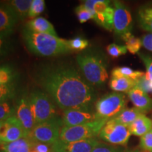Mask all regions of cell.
<instances>
[{"mask_svg":"<svg viewBox=\"0 0 152 152\" xmlns=\"http://www.w3.org/2000/svg\"><path fill=\"white\" fill-rule=\"evenodd\" d=\"M45 9V1L44 0H33L30 5L28 17L31 19L35 18L44 12Z\"/></svg>","mask_w":152,"mask_h":152,"instance_id":"cell-30","label":"cell"},{"mask_svg":"<svg viewBox=\"0 0 152 152\" xmlns=\"http://www.w3.org/2000/svg\"><path fill=\"white\" fill-rule=\"evenodd\" d=\"M28 99L36 125L58 116L54 101L43 91H32L28 94Z\"/></svg>","mask_w":152,"mask_h":152,"instance_id":"cell-4","label":"cell"},{"mask_svg":"<svg viewBox=\"0 0 152 152\" xmlns=\"http://www.w3.org/2000/svg\"><path fill=\"white\" fill-rule=\"evenodd\" d=\"M98 143L99 141L96 138L73 142H64L58 140L52 144V147L54 152H92Z\"/></svg>","mask_w":152,"mask_h":152,"instance_id":"cell-13","label":"cell"},{"mask_svg":"<svg viewBox=\"0 0 152 152\" xmlns=\"http://www.w3.org/2000/svg\"><path fill=\"white\" fill-rule=\"evenodd\" d=\"M68 43L71 51H83L89 45V42L84 37L80 36L68 40Z\"/></svg>","mask_w":152,"mask_h":152,"instance_id":"cell-32","label":"cell"},{"mask_svg":"<svg viewBox=\"0 0 152 152\" xmlns=\"http://www.w3.org/2000/svg\"><path fill=\"white\" fill-rule=\"evenodd\" d=\"M26 46L30 52L39 56H56L71 52L68 40L57 36L34 33L25 28L22 31Z\"/></svg>","mask_w":152,"mask_h":152,"instance_id":"cell-2","label":"cell"},{"mask_svg":"<svg viewBox=\"0 0 152 152\" xmlns=\"http://www.w3.org/2000/svg\"><path fill=\"white\" fill-rule=\"evenodd\" d=\"M63 127L62 118L57 116L47 122L36 125L28 137L33 141L52 145L59 140Z\"/></svg>","mask_w":152,"mask_h":152,"instance_id":"cell-7","label":"cell"},{"mask_svg":"<svg viewBox=\"0 0 152 152\" xmlns=\"http://www.w3.org/2000/svg\"><path fill=\"white\" fill-rule=\"evenodd\" d=\"M130 135L128 126L121 124L113 119L106 122L99 134L101 140L113 145L121 147L127 145Z\"/></svg>","mask_w":152,"mask_h":152,"instance_id":"cell-9","label":"cell"},{"mask_svg":"<svg viewBox=\"0 0 152 152\" xmlns=\"http://www.w3.org/2000/svg\"><path fill=\"white\" fill-rule=\"evenodd\" d=\"M106 51L112 58H118L122 55H125L128 50L125 45H118L115 43H112L108 45L106 47Z\"/></svg>","mask_w":152,"mask_h":152,"instance_id":"cell-33","label":"cell"},{"mask_svg":"<svg viewBox=\"0 0 152 152\" xmlns=\"http://www.w3.org/2000/svg\"><path fill=\"white\" fill-rule=\"evenodd\" d=\"M137 82L134 80L124 77H112L109 81V87L115 92L128 93L134 87Z\"/></svg>","mask_w":152,"mask_h":152,"instance_id":"cell-20","label":"cell"},{"mask_svg":"<svg viewBox=\"0 0 152 152\" xmlns=\"http://www.w3.org/2000/svg\"><path fill=\"white\" fill-rule=\"evenodd\" d=\"M19 19L6 2L0 3V34L11 35Z\"/></svg>","mask_w":152,"mask_h":152,"instance_id":"cell-15","label":"cell"},{"mask_svg":"<svg viewBox=\"0 0 152 152\" xmlns=\"http://www.w3.org/2000/svg\"><path fill=\"white\" fill-rule=\"evenodd\" d=\"M5 125V121H0V135L2 134Z\"/></svg>","mask_w":152,"mask_h":152,"instance_id":"cell-40","label":"cell"},{"mask_svg":"<svg viewBox=\"0 0 152 152\" xmlns=\"http://www.w3.org/2000/svg\"><path fill=\"white\" fill-rule=\"evenodd\" d=\"M28 137V134L23 128L21 124L15 116L9 118L5 121V125L2 134L0 135L1 143H9L19 139Z\"/></svg>","mask_w":152,"mask_h":152,"instance_id":"cell-14","label":"cell"},{"mask_svg":"<svg viewBox=\"0 0 152 152\" xmlns=\"http://www.w3.org/2000/svg\"><path fill=\"white\" fill-rule=\"evenodd\" d=\"M113 9L114 33L121 36L127 33H130L132 28V18L130 11L124 4L118 1H114Z\"/></svg>","mask_w":152,"mask_h":152,"instance_id":"cell-11","label":"cell"},{"mask_svg":"<svg viewBox=\"0 0 152 152\" xmlns=\"http://www.w3.org/2000/svg\"><path fill=\"white\" fill-rule=\"evenodd\" d=\"M33 140L28 137L0 145V152H30Z\"/></svg>","mask_w":152,"mask_h":152,"instance_id":"cell-18","label":"cell"},{"mask_svg":"<svg viewBox=\"0 0 152 152\" xmlns=\"http://www.w3.org/2000/svg\"><path fill=\"white\" fill-rule=\"evenodd\" d=\"M64 126L72 127L83 125L98 120L95 113L81 109H67L63 111Z\"/></svg>","mask_w":152,"mask_h":152,"instance_id":"cell-12","label":"cell"},{"mask_svg":"<svg viewBox=\"0 0 152 152\" xmlns=\"http://www.w3.org/2000/svg\"><path fill=\"white\" fill-rule=\"evenodd\" d=\"M15 104L11 101L0 103V121H6L9 118L14 116Z\"/></svg>","mask_w":152,"mask_h":152,"instance_id":"cell-29","label":"cell"},{"mask_svg":"<svg viewBox=\"0 0 152 152\" xmlns=\"http://www.w3.org/2000/svg\"><path fill=\"white\" fill-rule=\"evenodd\" d=\"M128 97L134 107L142 113H147L152 109V99L140 87L136 86L128 93Z\"/></svg>","mask_w":152,"mask_h":152,"instance_id":"cell-16","label":"cell"},{"mask_svg":"<svg viewBox=\"0 0 152 152\" xmlns=\"http://www.w3.org/2000/svg\"><path fill=\"white\" fill-rule=\"evenodd\" d=\"M143 114V113H142L140 110L135 107L128 108V109L123 110L118 115L112 119H113L118 123H121V124L129 126Z\"/></svg>","mask_w":152,"mask_h":152,"instance_id":"cell-22","label":"cell"},{"mask_svg":"<svg viewBox=\"0 0 152 152\" xmlns=\"http://www.w3.org/2000/svg\"><path fill=\"white\" fill-rule=\"evenodd\" d=\"M106 122L104 120L98 119L86 124L72 127L64 126L61 130L59 140L64 142H73L95 138L99 134Z\"/></svg>","mask_w":152,"mask_h":152,"instance_id":"cell-6","label":"cell"},{"mask_svg":"<svg viewBox=\"0 0 152 152\" xmlns=\"http://www.w3.org/2000/svg\"><path fill=\"white\" fill-rule=\"evenodd\" d=\"M139 22L144 30L152 32V7H144L138 13Z\"/></svg>","mask_w":152,"mask_h":152,"instance_id":"cell-25","label":"cell"},{"mask_svg":"<svg viewBox=\"0 0 152 152\" xmlns=\"http://www.w3.org/2000/svg\"><path fill=\"white\" fill-rule=\"evenodd\" d=\"M110 2L106 0H87L83 4L92 13L94 20L99 26L111 31L113 28L114 9Z\"/></svg>","mask_w":152,"mask_h":152,"instance_id":"cell-8","label":"cell"},{"mask_svg":"<svg viewBox=\"0 0 152 152\" xmlns=\"http://www.w3.org/2000/svg\"><path fill=\"white\" fill-rule=\"evenodd\" d=\"M126 152H142L140 150L135 149V150H131V151H127Z\"/></svg>","mask_w":152,"mask_h":152,"instance_id":"cell-41","label":"cell"},{"mask_svg":"<svg viewBox=\"0 0 152 152\" xmlns=\"http://www.w3.org/2000/svg\"><path fill=\"white\" fill-rule=\"evenodd\" d=\"M138 55L147 68V72L145 73L146 78L152 83V56L145 54L144 53H138Z\"/></svg>","mask_w":152,"mask_h":152,"instance_id":"cell-36","label":"cell"},{"mask_svg":"<svg viewBox=\"0 0 152 152\" xmlns=\"http://www.w3.org/2000/svg\"><path fill=\"white\" fill-rule=\"evenodd\" d=\"M128 128L131 134L142 137L152 128V121L143 114L129 125Z\"/></svg>","mask_w":152,"mask_h":152,"instance_id":"cell-19","label":"cell"},{"mask_svg":"<svg viewBox=\"0 0 152 152\" xmlns=\"http://www.w3.org/2000/svg\"><path fill=\"white\" fill-rule=\"evenodd\" d=\"M35 82L63 111L81 109L92 111L95 91L80 73L66 64L43 65L35 72Z\"/></svg>","mask_w":152,"mask_h":152,"instance_id":"cell-1","label":"cell"},{"mask_svg":"<svg viewBox=\"0 0 152 152\" xmlns=\"http://www.w3.org/2000/svg\"><path fill=\"white\" fill-rule=\"evenodd\" d=\"M30 152H54L52 145L39 142H33Z\"/></svg>","mask_w":152,"mask_h":152,"instance_id":"cell-37","label":"cell"},{"mask_svg":"<svg viewBox=\"0 0 152 152\" xmlns=\"http://www.w3.org/2000/svg\"><path fill=\"white\" fill-rule=\"evenodd\" d=\"M137 82V86L142 89L146 93H152V83L149 80L146 78L145 75L138 79Z\"/></svg>","mask_w":152,"mask_h":152,"instance_id":"cell-38","label":"cell"},{"mask_svg":"<svg viewBox=\"0 0 152 152\" xmlns=\"http://www.w3.org/2000/svg\"><path fill=\"white\" fill-rule=\"evenodd\" d=\"M142 42L144 48L152 52V34L143 35L142 38Z\"/></svg>","mask_w":152,"mask_h":152,"instance_id":"cell-39","label":"cell"},{"mask_svg":"<svg viewBox=\"0 0 152 152\" xmlns=\"http://www.w3.org/2000/svg\"><path fill=\"white\" fill-rule=\"evenodd\" d=\"M14 44L11 35L0 34V61L14 51Z\"/></svg>","mask_w":152,"mask_h":152,"instance_id":"cell-27","label":"cell"},{"mask_svg":"<svg viewBox=\"0 0 152 152\" xmlns=\"http://www.w3.org/2000/svg\"><path fill=\"white\" fill-rule=\"evenodd\" d=\"M1 144H2V143H1V142H0V145H1Z\"/></svg>","mask_w":152,"mask_h":152,"instance_id":"cell-42","label":"cell"},{"mask_svg":"<svg viewBox=\"0 0 152 152\" xmlns=\"http://www.w3.org/2000/svg\"><path fill=\"white\" fill-rule=\"evenodd\" d=\"M140 146L144 152H152V128L141 137Z\"/></svg>","mask_w":152,"mask_h":152,"instance_id":"cell-35","label":"cell"},{"mask_svg":"<svg viewBox=\"0 0 152 152\" xmlns=\"http://www.w3.org/2000/svg\"><path fill=\"white\" fill-rule=\"evenodd\" d=\"M144 75H145V73L144 72L134 71L132 68L126 67V66L115 68L111 72L112 77H124L136 81L138 79L144 77Z\"/></svg>","mask_w":152,"mask_h":152,"instance_id":"cell-24","label":"cell"},{"mask_svg":"<svg viewBox=\"0 0 152 152\" xmlns=\"http://www.w3.org/2000/svg\"><path fill=\"white\" fill-rule=\"evenodd\" d=\"M18 77V73L12 66H0V87L15 83Z\"/></svg>","mask_w":152,"mask_h":152,"instance_id":"cell-23","label":"cell"},{"mask_svg":"<svg viewBox=\"0 0 152 152\" xmlns=\"http://www.w3.org/2000/svg\"><path fill=\"white\" fill-rule=\"evenodd\" d=\"M26 28L34 33H45L57 36L53 25L43 17H37L28 20L26 25Z\"/></svg>","mask_w":152,"mask_h":152,"instance_id":"cell-17","label":"cell"},{"mask_svg":"<svg viewBox=\"0 0 152 152\" xmlns=\"http://www.w3.org/2000/svg\"><path fill=\"white\" fill-rule=\"evenodd\" d=\"M126 104L125 94L115 92L109 93L95 103V115L97 119L109 121L124 110Z\"/></svg>","mask_w":152,"mask_h":152,"instance_id":"cell-5","label":"cell"},{"mask_svg":"<svg viewBox=\"0 0 152 152\" xmlns=\"http://www.w3.org/2000/svg\"><path fill=\"white\" fill-rule=\"evenodd\" d=\"M14 116L21 124L23 128L28 134L36 125L29 103L28 94L23 93L17 99L15 104Z\"/></svg>","mask_w":152,"mask_h":152,"instance_id":"cell-10","label":"cell"},{"mask_svg":"<svg viewBox=\"0 0 152 152\" xmlns=\"http://www.w3.org/2000/svg\"><path fill=\"white\" fill-rule=\"evenodd\" d=\"M92 152H123V149L121 146H115L99 142Z\"/></svg>","mask_w":152,"mask_h":152,"instance_id":"cell-34","label":"cell"},{"mask_svg":"<svg viewBox=\"0 0 152 152\" xmlns=\"http://www.w3.org/2000/svg\"><path fill=\"white\" fill-rule=\"evenodd\" d=\"M123 40L125 42L127 50L132 54H135L142 47V42L140 38L132 35L131 33H127L121 36Z\"/></svg>","mask_w":152,"mask_h":152,"instance_id":"cell-26","label":"cell"},{"mask_svg":"<svg viewBox=\"0 0 152 152\" xmlns=\"http://www.w3.org/2000/svg\"><path fill=\"white\" fill-rule=\"evenodd\" d=\"M17 87L16 83L0 87V103L11 101L16 96Z\"/></svg>","mask_w":152,"mask_h":152,"instance_id":"cell-28","label":"cell"},{"mask_svg":"<svg viewBox=\"0 0 152 152\" xmlns=\"http://www.w3.org/2000/svg\"><path fill=\"white\" fill-rule=\"evenodd\" d=\"M77 63L84 78L92 86H102L109 77L106 64L98 54L85 52L76 57Z\"/></svg>","mask_w":152,"mask_h":152,"instance_id":"cell-3","label":"cell"},{"mask_svg":"<svg viewBox=\"0 0 152 152\" xmlns=\"http://www.w3.org/2000/svg\"><path fill=\"white\" fill-rule=\"evenodd\" d=\"M32 1L33 0H11L5 2L14 11L19 20H23L28 16Z\"/></svg>","mask_w":152,"mask_h":152,"instance_id":"cell-21","label":"cell"},{"mask_svg":"<svg viewBox=\"0 0 152 152\" xmlns=\"http://www.w3.org/2000/svg\"><path fill=\"white\" fill-rule=\"evenodd\" d=\"M75 13L80 23H84L91 19L94 20V15L90 11L85 8L83 4L76 7L75 9Z\"/></svg>","mask_w":152,"mask_h":152,"instance_id":"cell-31","label":"cell"}]
</instances>
